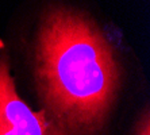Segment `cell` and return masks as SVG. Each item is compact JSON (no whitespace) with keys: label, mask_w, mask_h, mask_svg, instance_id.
<instances>
[{"label":"cell","mask_w":150,"mask_h":135,"mask_svg":"<svg viewBox=\"0 0 150 135\" xmlns=\"http://www.w3.org/2000/svg\"><path fill=\"white\" fill-rule=\"evenodd\" d=\"M37 58L42 96L59 135L100 130L118 89L119 69L93 22L65 8L47 12Z\"/></svg>","instance_id":"obj_1"},{"label":"cell","mask_w":150,"mask_h":135,"mask_svg":"<svg viewBox=\"0 0 150 135\" xmlns=\"http://www.w3.org/2000/svg\"><path fill=\"white\" fill-rule=\"evenodd\" d=\"M0 135H59L45 111H31L18 96L4 59H0Z\"/></svg>","instance_id":"obj_2"},{"label":"cell","mask_w":150,"mask_h":135,"mask_svg":"<svg viewBox=\"0 0 150 135\" xmlns=\"http://www.w3.org/2000/svg\"><path fill=\"white\" fill-rule=\"evenodd\" d=\"M139 135H150L149 134V119H145V126L142 130H139Z\"/></svg>","instance_id":"obj_3"}]
</instances>
